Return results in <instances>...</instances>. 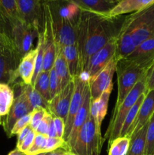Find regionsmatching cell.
<instances>
[{
    "label": "cell",
    "instance_id": "cell-51",
    "mask_svg": "<svg viewBox=\"0 0 154 155\" xmlns=\"http://www.w3.org/2000/svg\"><path fill=\"white\" fill-rule=\"evenodd\" d=\"M0 124H1V125L2 124V121L1 120V117H0Z\"/></svg>",
    "mask_w": 154,
    "mask_h": 155
},
{
    "label": "cell",
    "instance_id": "cell-37",
    "mask_svg": "<svg viewBox=\"0 0 154 155\" xmlns=\"http://www.w3.org/2000/svg\"><path fill=\"white\" fill-rule=\"evenodd\" d=\"M31 117H32V113L27 114L26 116L23 117L22 118L19 120L16 124H14V127L12 128L11 132L10 134V138L12 137L14 135H18L23 129L25 127L30 126V122H31Z\"/></svg>",
    "mask_w": 154,
    "mask_h": 155
},
{
    "label": "cell",
    "instance_id": "cell-42",
    "mask_svg": "<svg viewBox=\"0 0 154 155\" xmlns=\"http://www.w3.org/2000/svg\"><path fill=\"white\" fill-rule=\"evenodd\" d=\"M32 128L30 127V126H28V127H25L24 129H23L21 132L18 134V142H17V148H19L20 146L22 144L23 141L24 140L26 137L27 136V135L32 131Z\"/></svg>",
    "mask_w": 154,
    "mask_h": 155
},
{
    "label": "cell",
    "instance_id": "cell-32",
    "mask_svg": "<svg viewBox=\"0 0 154 155\" xmlns=\"http://www.w3.org/2000/svg\"><path fill=\"white\" fill-rule=\"evenodd\" d=\"M145 155H154V113L148 122Z\"/></svg>",
    "mask_w": 154,
    "mask_h": 155
},
{
    "label": "cell",
    "instance_id": "cell-14",
    "mask_svg": "<svg viewBox=\"0 0 154 155\" xmlns=\"http://www.w3.org/2000/svg\"><path fill=\"white\" fill-rule=\"evenodd\" d=\"M20 60L10 51L2 50L0 52V83L11 86L19 77L18 68Z\"/></svg>",
    "mask_w": 154,
    "mask_h": 155
},
{
    "label": "cell",
    "instance_id": "cell-11",
    "mask_svg": "<svg viewBox=\"0 0 154 155\" xmlns=\"http://www.w3.org/2000/svg\"><path fill=\"white\" fill-rule=\"evenodd\" d=\"M33 110V107L22 87L19 95L14 99L9 112L2 124L8 137L10 138L11 132L14 124L23 117L32 113Z\"/></svg>",
    "mask_w": 154,
    "mask_h": 155
},
{
    "label": "cell",
    "instance_id": "cell-49",
    "mask_svg": "<svg viewBox=\"0 0 154 155\" xmlns=\"http://www.w3.org/2000/svg\"><path fill=\"white\" fill-rule=\"evenodd\" d=\"M42 1L45 2H52L54 0H42Z\"/></svg>",
    "mask_w": 154,
    "mask_h": 155
},
{
    "label": "cell",
    "instance_id": "cell-48",
    "mask_svg": "<svg viewBox=\"0 0 154 155\" xmlns=\"http://www.w3.org/2000/svg\"><path fill=\"white\" fill-rule=\"evenodd\" d=\"M66 154H67V155H77V154H73V153H71V152H68V151H66Z\"/></svg>",
    "mask_w": 154,
    "mask_h": 155
},
{
    "label": "cell",
    "instance_id": "cell-46",
    "mask_svg": "<svg viewBox=\"0 0 154 155\" xmlns=\"http://www.w3.org/2000/svg\"><path fill=\"white\" fill-rule=\"evenodd\" d=\"M66 1L69 2L75 3V5H78L79 7L80 8L82 9V10H83L82 5V3H81V2H80V0H66Z\"/></svg>",
    "mask_w": 154,
    "mask_h": 155
},
{
    "label": "cell",
    "instance_id": "cell-41",
    "mask_svg": "<svg viewBox=\"0 0 154 155\" xmlns=\"http://www.w3.org/2000/svg\"><path fill=\"white\" fill-rule=\"evenodd\" d=\"M146 92L154 90V63L149 68L146 79Z\"/></svg>",
    "mask_w": 154,
    "mask_h": 155
},
{
    "label": "cell",
    "instance_id": "cell-23",
    "mask_svg": "<svg viewBox=\"0 0 154 155\" xmlns=\"http://www.w3.org/2000/svg\"><path fill=\"white\" fill-rule=\"evenodd\" d=\"M119 0H80L83 10L99 15H107L116 6Z\"/></svg>",
    "mask_w": 154,
    "mask_h": 155
},
{
    "label": "cell",
    "instance_id": "cell-2",
    "mask_svg": "<svg viewBox=\"0 0 154 155\" xmlns=\"http://www.w3.org/2000/svg\"><path fill=\"white\" fill-rule=\"evenodd\" d=\"M154 36V4L127 15L117 33V60L129 55L136 47Z\"/></svg>",
    "mask_w": 154,
    "mask_h": 155
},
{
    "label": "cell",
    "instance_id": "cell-16",
    "mask_svg": "<svg viewBox=\"0 0 154 155\" xmlns=\"http://www.w3.org/2000/svg\"><path fill=\"white\" fill-rule=\"evenodd\" d=\"M91 103V94L88 86L87 92H86L85 96L82 105L81 106L79 111L77 112L76 115H75V118H74L73 124H72V129H71L69 136L68 137L67 140L65 142H66V145H65L64 148L65 151H69L71 148L73 146L80 130L82 128L83 125L85 124L89 115Z\"/></svg>",
    "mask_w": 154,
    "mask_h": 155
},
{
    "label": "cell",
    "instance_id": "cell-25",
    "mask_svg": "<svg viewBox=\"0 0 154 155\" xmlns=\"http://www.w3.org/2000/svg\"><path fill=\"white\" fill-rule=\"evenodd\" d=\"M63 54L66 59L71 77L82 75L79 69V60L76 45H68L63 48Z\"/></svg>",
    "mask_w": 154,
    "mask_h": 155
},
{
    "label": "cell",
    "instance_id": "cell-35",
    "mask_svg": "<svg viewBox=\"0 0 154 155\" xmlns=\"http://www.w3.org/2000/svg\"><path fill=\"white\" fill-rule=\"evenodd\" d=\"M49 89L50 97L51 100L60 92V83L54 68H51V71H49Z\"/></svg>",
    "mask_w": 154,
    "mask_h": 155
},
{
    "label": "cell",
    "instance_id": "cell-50",
    "mask_svg": "<svg viewBox=\"0 0 154 155\" xmlns=\"http://www.w3.org/2000/svg\"><path fill=\"white\" fill-rule=\"evenodd\" d=\"M62 155H67V154H66V151H64V152H63V154H62Z\"/></svg>",
    "mask_w": 154,
    "mask_h": 155
},
{
    "label": "cell",
    "instance_id": "cell-34",
    "mask_svg": "<svg viewBox=\"0 0 154 155\" xmlns=\"http://www.w3.org/2000/svg\"><path fill=\"white\" fill-rule=\"evenodd\" d=\"M65 145H66V142L61 138L48 137L46 144L43 149V153L51 152L60 148L64 150Z\"/></svg>",
    "mask_w": 154,
    "mask_h": 155
},
{
    "label": "cell",
    "instance_id": "cell-19",
    "mask_svg": "<svg viewBox=\"0 0 154 155\" xmlns=\"http://www.w3.org/2000/svg\"><path fill=\"white\" fill-rule=\"evenodd\" d=\"M0 45L2 50L10 51L21 60L15 46L13 37V25L0 10Z\"/></svg>",
    "mask_w": 154,
    "mask_h": 155
},
{
    "label": "cell",
    "instance_id": "cell-43",
    "mask_svg": "<svg viewBox=\"0 0 154 155\" xmlns=\"http://www.w3.org/2000/svg\"><path fill=\"white\" fill-rule=\"evenodd\" d=\"M48 137H57V133H56L55 127H54L53 120H52V121L51 122L49 129H48Z\"/></svg>",
    "mask_w": 154,
    "mask_h": 155
},
{
    "label": "cell",
    "instance_id": "cell-39",
    "mask_svg": "<svg viewBox=\"0 0 154 155\" xmlns=\"http://www.w3.org/2000/svg\"><path fill=\"white\" fill-rule=\"evenodd\" d=\"M36 132H35L34 130H32V131L27 135V137L24 139V140L23 141L21 145L18 148V149H19L20 151H23V152L24 153L27 152V151L30 149V147L32 146V145H33V141H34L35 137H36Z\"/></svg>",
    "mask_w": 154,
    "mask_h": 155
},
{
    "label": "cell",
    "instance_id": "cell-36",
    "mask_svg": "<svg viewBox=\"0 0 154 155\" xmlns=\"http://www.w3.org/2000/svg\"><path fill=\"white\" fill-rule=\"evenodd\" d=\"M47 112H48V110L46 109L41 108V107L33 109V112H32L31 122H30V124L32 130L36 132V129L38 128L39 125L40 124L41 121L42 120V119L45 116Z\"/></svg>",
    "mask_w": 154,
    "mask_h": 155
},
{
    "label": "cell",
    "instance_id": "cell-27",
    "mask_svg": "<svg viewBox=\"0 0 154 155\" xmlns=\"http://www.w3.org/2000/svg\"><path fill=\"white\" fill-rule=\"evenodd\" d=\"M0 10L14 26L21 21L18 10V0H0Z\"/></svg>",
    "mask_w": 154,
    "mask_h": 155
},
{
    "label": "cell",
    "instance_id": "cell-28",
    "mask_svg": "<svg viewBox=\"0 0 154 155\" xmlns=\"http://www.w3.org/2000/svg\"><path fill=\"white\" fill-rule=\"evenodd\" d=\"M23 89L28 98L29 101H30L33 109L41 107V108L46 109L48 110V102L34 89L33 86H32L31 84H24L23 86Z\"/></svg>",
    "mask_w": 154,
    "mask_h": 155
},
{
    "label": "cell",
    "instance_id": "cell-38",
    "mask_svg": "<svg viewBox=\"0 0 154 155\" xmlns=\"http://www.w3.org/2000/svg\"><path fill=\"white\" fill-rule=\"evenodd\" d=\"M52 120L53 116L48 111L46 114H45V116L44 117L43 119H42V120L41 121L40 124L39 125L38 128L36 129V133L37 134H41L48 136V129H49L50 124H51V122L52 121Z\"/></svg>",
    "mask_w": 154,
    "mask_h": 155
},
{
    "label": "cell",
    "instance_id": "cell-47",
    "mask_svg": "<svg viewBox=\"0 0 154 155\" xmlns=\"http://www.w3.org/2000/svg\"><path fill=\"white\" fill-rule=\"evenodd\" d=\"M50 152H46V153H40V154H33V155H49Z\"/></svg>",
    "mask_w": 154,
    "mask_h": 155
},
{
    "label": "cell",
    "instance_id": "cell-40",
    "mask_svg": "<svg viewBox=\"0 0 154 155\" xmlns=\"http://www.w3.org/2000/svg\"><path fill=\"white\" fill-rule=\"evenodd\" d=\"M53 122L55 127L57 137L63 139V132H64V120L58 117L53 116Z\"/></svg>",
    "mask_w": 154,
    "mask_h": 155
},
{
    "label": "cell",
    "instance_id": "cell-10",
    "mask_svg": "<svg viewBox=\"0 0 154 155\" xmlns=\"http://www.w3.org/2000/svg\"><path fill=\"white\" fill-rule=\"evenodd\" d=\"M117 51V35L110 39L104 46L97 51L89 59L87 69L88 78L93 77L103 68L107 66L112 58L116 56Z\"/></svg>",
    "mask_w": 154,
    "mask_h": 155
},
{
    "label": "cell",
    "instance_id": "cell-18",
    "mask_svg": "<svg viewBox=\"0 0 154 155\" xmlns=\"http://www.w3.org/2000/svg\"><path fill=\"white\" fill-rule=\"evenodd\" d=\"M152 4H154V0H119L107 16L116 18L123 15L143 10Z\"/></svg>",
    "mask_w": 154,
    "mask_h": 155
},
{
    "label": "cell",
    "instance_id": "cell-24",
    "mask_svg": "<svg viewBox=\"0 0 154 155\" xmlns=\"http://www.w3.org/2000/svg\"><path fill=\"white\" fill-rule=\"evenodd\" d=\"M147 126L148 123L131 138L129 149L126 155H145Z\"/></svg>",
    "mask_w": 154,
    "mask_h": 155
},
{
    "label": "cell",
    "instance_id": "cell-17",
    "mask_svg": "<svg viewBox=\"0 0 154 155\" xmlns=\"http://www.w3.org/2000/svg\"><path fill=\"white\" fill-rule=\"evenodd\" d=\"M154 113V90L146 92L145 98L140 105L137 117L130 127L125 136L131 139L142 127L149 122Z\"/></svg>",
    "mask_w": 154,
    "mask_h": 155
},
{
    "label": "cell",
    "instance_id": "cell-9",
    "mask_svg": "<svg viewBox=\"0 0 154 155\" xmlns=\"http://www.w3.org/2000/svg\"><path fill=\"white\" fill-rule=\"evenodd\" d=\"M45 2L42 0H18V10L21 22L40 30L45 20Z\"/></svg>",
    "mask_w": 154,
    "mask_h": 155
},
{
    "label": "cell",
    "instance_id": "cell-1",
    "mask_svg": "<svg viewBox=\"0 0 154 155\" xmlns=\"http://www.w3.org/2000/svg\"><path fill=\"white\" fill-rule=\"evenodd\" d=\"M115 19L87 10L81 11L76 26V47L82 75L85 73L90 58L117 35L113 29Z\"/></svg>",
    "mask_w": 154,
    "mask_h": 155
},
{
    "label": "cell",
    "instance_id": "cell-15",
    "mask_svg": "<svg viewBox=\"0 0 154 155\" xmlns=\"http://www.w3.org/2000/svg\"><path fill=\"white\" fill-rule=\"evenodd\" d=\"M125 60L142 68H149L154 63V36L139 44Z\"/></svg>",
    "mask_w": 154,
    "mask_h": 155
},
{
    "label": "cell",
    "instance_id": "cell-4",
    "mask_svg": "<svg viewBox=\"0 0 154 155\" xmlns=\"http://www.w3.org/2000/svg\"><path fill=\"white\" fill-rule=\"evenodd\" d=\"M104 141L101 126L89 114L73 146L68 152L77 155H101Z\"/></svg>",
    "mask_w": 154,
    "mask_h": 155
},
{
    "label": "cell",
    "instance_id": "cell-29",
    "mask_svg": "<svg viewBox=\"0 0 154 155\" xmlns=\"http://www.w3.org/2000/svg\"><path fill=\"white\" fill-rule=\"evenodd\" d=\"M33 86L34 89L48 102L51 101L49 89V72L42 71L36 77L34 84Z\"/></svg>",
    "mask_w": 154,
    "mask_h": 155
},
{
    "label": "cell",
    "instance_id": "cell-21",
    "mask_svg": "<svg viewBox=\"0 0 154 155\" xmlns=\"http://www.w3.org/2000/svg\"><path fill=\"white\" fill-rule=\"evenodd\" d=\"M113 86H110V88H108L107 90L103 92L102 95L98 99L91 101V103L89 114L101 126L104 117H106V114H107L109 99H110V94L113 90Z\"/></svg>",
    "mask_w": 154,
    "mask_h": 155
},
{
    "label": "cell",
    "instance_id": "cell-12",
    "mask_svg": "<svg viewBox=\"0 0 154 155\" xmlns=\"http://www.w3.org/2000/svg\"><path fill=\"white\" fill-rule=\"evenodd\" d=\"M40 32L38 27L18 22L13 27V37L18 52L21 59L27 53L33 49V40Z\"/></svg>",
    "mask_w": 154,
    "mask_h": 155
},
{
    "label": "cell",
    "instance_id": "cell-5",
    "mask_svg": "<svg viewBox=\"0 0 154 155\" xmlns=\"http://www.w3.org/2000/svg\"><path fill=\"white\" fill-rule=\"evenodd\" d=\"M149 68H142L125 58L118 61L116 70L118 94L114 110L120 105L136 83L146 74Z\"/></svg>",
    "mask_w": 154,
    "mask_h": 155
},
{
    "label": "cell",
    "instance_id": "cell-33",
    "mask_svg": "<svg viewBox=\"0 0 154 155\" xmlns=\"http://www.w3.org/2000/svg\"><path fill=\"white\" fill-rule=\"evenodd\" d=\"M47 138H48L47 136L36 133L33 145L30 147V149L26 152L27 155H33L43 153V149L46 144Z\"/></svg>",
    "mask_w": 154,
    "mask_h": 155
},
{
    "label": "cell",
    "instance_id": "cell-22",
    "mask_svg": "<svg viewBox=\"0 0 154 155\" xmlns=\"http://www.w3.org/2000/svg\"><path fill=\"white\" fill-rule=\"evenodd\" d=\"M53 68L55 70V72L58 77L59 83H60V91H61L72 80L69 74L66 59L63 56V50L56 52L55 61H54Z\"/></svg>",
    "mask_w": 154,
    "mask_h": 155
},
{
    "label": "cell",
    "instance_id": "cell-30",
    "mask_svg": "<svg viewBox=\"0 0 154 155\" xmlns=\"http://www.w3.org/2000/svg\"><path fill=\"white\" fill-rule=\"evenodd\" d=\"M146 93L142 94L140 96V98L137 99V101H136L135 104L133 105V107L130 109L129 112L127 114L126 117H125V121H124L123 124H122V130H121L120 133V136H125L128 133V130H129L130 127H131V125L133 124L134 121L135 120L136 117H137V113H138V110L140 109V105H141L142 102H143V99L145 98V95H146Z\"/></svg>",
    "mask_w": 154,
    "mask_h": 155
},
{
    "label": "cell",
    "instance_id": "cell-13",
    "mask_svg": "<svg viewBox=\"0 0 154 155\" xmlns=\"http://www.w3.org/2000/svg\"><path fill=\"white\" fill-rule=\"evenodd\" d=\"M73 92L74 82L72 80L64 89L60 91L48 102V112L52 116L62 118L65 122L69 111Z\"/></svg>",
    "mask_w": 154,
    "mask_h": 155
},
{
    "label": "cell",
    "instance_id": "cell-52",
    "mask_svg": "<svg viewBox=\"0 0 154 155\" xmlns=\"http://www.w3.org/2000/svg\"><path fill=\"white\" fill-rule=\"evenodd\" d=\"M2 51V47H1V45H0V52H1V51Z\"/></svg>",
    "mask_w": 154,
    "mask_h": 155
},
{
    "label": "cell",
    "instance_id": "cell-3",
    "mask_svg": "<svg viewBox=\"0 0 154 155\" xmlns=\"http://www.w3.org/2000/svg\"><path fill=\"white\" fill-rule=\"evenodd\" d=\"M148 71L146 74L136 83L135 86L130 91V92L128 94L126 98L123 100V101L121 103L120 105L116 110H113V116L110 120L108 129L104 136V140L107 139H108L109 145L113 140L120 136L122 124L130 109L133 107V105L135 104V102L142 94L146 93V85Z\"/></svg>",
    "mask_w": 154,
    "mask_h": 155
},
{
    "label": "cell",
    "instance_id": "cell-44",
    "mask_svg": "<svg viewBox=\"0 0 154 155\" xmlns=\"http://www.w3.org/2000/svg\"><path fill=\"white\" fill-rule=\"evenodd\" d=\"M8 155H27V154L24 152H23V151H20L19 149H18V148H16V149L13 150V151H11L10 153H9Z\"/></svg>",
    "mask_w": 154,
    "mask_h": 155
},
{
    "label": "cell",
    "instance_id": "cell-45",
    "mask_svg": "<svg viewBox=\"0 0 154 155\" xmlns=\"http://www.w3.org/2000/svg\"><path fill=\"white\" fill-rule=\"evenodd\" d=\"M64 151H65L64 150L62 149V148H60V149H57V150H56V151L50 152L49 155H62V154H63Z\"/></svg>",
    "mask_w": 154,
    "mask_h": 155
},
{
    "label": "cell",
    "instance_id": "cell-8",
    "mask_svg": "<svg viewBox=\"0 0 154 155\" xmlns=\"http://www.w3.org/2000/svg\"><path fill=\"white\" fill-rule=\"evenodd\" d=\"M117 61V58L115 56L107 64V66L103 68L96 75L91 78H87L91 101L98 99L104 91L107 90L110 86H113L112 80L113 74L116 72Z\"/></svg>",
    "mask_w": 154,
    "mask_h": 155
},
{
    "label": "cell",
    "instance_id": "cell-7",
    "mask_svg": "<svg viewBox=\"0 0 154 155\" xmlns=\"http://www.w3.org/2000/svg\"><path fill=\"white\" fill-rule=\"evenodd\" d=\"M72 80L74 82V92L71 99L67 117L64 122V132L63 136V139L64 142H66L69 137L74 118L81 106L82 105L86 92L88 88V79H83L82 75L73 77Z\"/></svg>",
    "mask_w": 154,
    "mask_h": 155
},
{
    "label": "cell",
    "instance_id": "cell-31",
    "mask_svg": "<svg viewBox=\"0 0 154 155\" xmlns=\"http://www.w3.org/2000/svg\"><path fill=\"white\" fill-rule=\"evenodd\" d=\"M131 139L128 136L116 138L109 145L108 155H126L130 146Z\"/></svg>",
    "mask_w": 154,
    "mask_h": 155
},
{
    "label": "cell",
    "instance_id": "cell-20",
    "mask_svg": "<svg viewBox=\"0 0 154 155\" xmlns=\"http://www.w3.org/2000/svg\"><path fill=\"white\" fill-rule=\"evenodd\" d=\"M37 52V48H33L27 53L20 61L18 68V74L24 84H31Z\"/></svg>",
    "mask_w": 154,
    "mask_h": 155
},
{
    "label": "cell",
    "instance_id": "cell-6",
    "mask_svg": "<svg viewBox=\"0 0 154 155\" xmlns=\"http://www.w3.org/2000/svg\"><path fill=\"white\" fill-rule=\"evenodd\" d=\"M50 9L51 13V19H52L56 52L62 51L64 47L68 45H76V26L78 21H73L65 17L60 16L51 7Z\"/></svg>",
    "mask_w": 154,
    "mask_h": 155
},
{
    "label": "cell",
    "instance_id": "cell-26",
    "mask_svg": "<svg viewBox=\"0 0 154 155\" xmlns=\"http://www.w3.org/2000/svg\"><path fill=\"white\" fill-rule=\"evenodd\" d=\"M14 96L13 89L8 85L0 83V117L8 114L13 104Z\"/></svg>",
    "mask_w": 154,
    "mask_h": 155
}]
</instances>
